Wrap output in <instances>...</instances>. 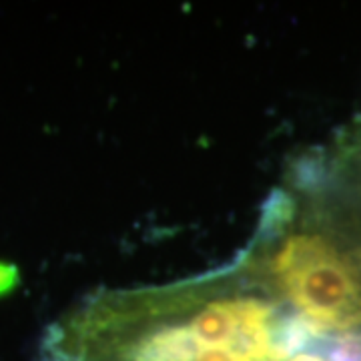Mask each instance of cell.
Masks as SVG:
<instances>
[{
    "label": "cell",
    "mask_w": 361,
    "mask_h": 361,
    "mask_svg": "<svg viewBox=\"0 0 361 361\" xmlns=\"http://www.w3.org/2000/svg\"><path fill=\"white\" fill-rule=\"evenodd\" d=\"M245 251L279 297L319 334H361V265L293 191H273Z\"/></svg>",
    "instance_id": "2"
},
{
    "label": "cell",
    "mask_w": 361,
    "mask_h": 361,
    "mask_svg": "<svg viewBox=\"0 0 361 361\" xmlns=\"http://www.w3.org/2000/svg\"><path fill=\"white\" fill-rule=\"evenodd\" d=\"M323 339L241 251L187 281L89 297L47 329L40 361H291Z\"/></svg>",
    "instance_id": "1"
},
{
    "label": "cell",
    "mask_w": 361,
    "mask_h": 361,
    "mask_svg": "<svg viewBox=\"0 0 361 361\" xmlns=\"http://www.w3.org/2000/svg\"><path fill=\"white\" fill-rule=\"evenodd\" d=\"M16 283V269L13 265H6V263H0V295L11 291Z\"/></svg>",
    "instance_id": "3"
}]
</instances>
